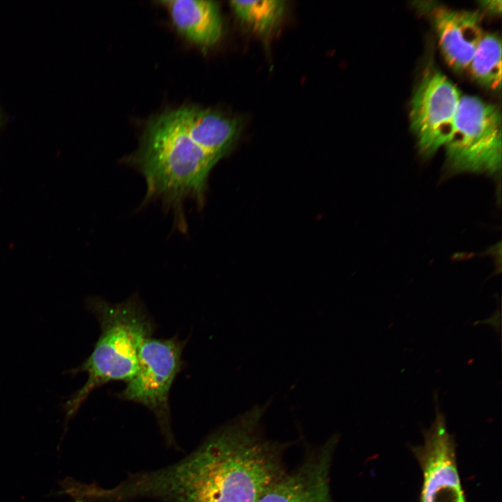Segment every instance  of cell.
Listing matches in <instances>:
<instances>
[{
  "label": "cell",
  "mask_w": 502,
  "mask_h": 502,
  "mask_svg": "<svg viewBox=\"0 0 502 502\" xmlns=\"http://www.w3.org/2000/svg\"><path fill=\"white\" fill-rule=\"evenodd\" d=\"M225 134L223 116L210 109L184 106L153 118L139 149L126 160L145 180L144 202L160 201L185 230L184 203L191 199L203 206Z\"/></svg>",
  "instance_id": "obj_1"
},
{
  "label": "cell",
  "mask_w": 502,
  "mask_h": 502,
  "mask_svg": "<svg viewBox=\"0 0 502 502\" xmlns=\"http://www.w3.org/2000/svg\"><path fill=\"white\" fill-rule=\"evenodd\" d=\"M259 412L222 426L183 458L186 502H257L286 473L281 447L259 431Z\"/></svg>",
  "instance_id": "obj_2"
},
{
  "label": "cell",
  "mask_w": 502,
  "mask_h": 502,
  "mask_svg": "<svg viewBox=\"0 0 502 502\" xmlns=\"http://www.w3.org/2000/svg\"><path fill=\"white\" fill-rule=\"evenodd\" d=\"M86 307L97 318L99 337L91 355L69 374L85 372L86 383L64 403L68 420L96 388L111 381L127 382L137 371L140 349L152 337L155 324L137 295L112 303L89 298Z\"/></svg>",
  "instance_id": "obj_3"
},
{
  "label": "cell",
  "mask_w": 502,
  "mask_h": 502,
  "mask_svg": "<svg viewBox=\"0 0 502 502\" xmlns=\"http://www.w3.org/2000/svg\"><path fill=\"white\" fill-rule=\"evenodd\" d=\"M501 115L480 99L462 96L452 132L444 145L452 173L496 174L501 167Z\"/></svg>",
  "instance_id": "obj_4"
},
{
  "label": "cell",
  "mask_w": 502,
  "mask_h": 502,
  "mask_svg": "<svg viewBox=\"0 0 502 502\" xmlns=\"http://www.w3.org/2000/svg\"><path fill=\"white\" fill-rule=\"evenodd\" d=\"M187 340L176 335L150 337L142 344L135 374L117 397L140 404L151 411L167 441L172 442L169 397L174 381L183 367V351Z\"/></svg>",
  "instance_id": "obj_5"
},
{
  "label": "cell",
  "mask_w": 502,
  "mask_h": 502,
  "mask_svg": "<svg viewBox=\"0 0 502 502\" xmlns=\"http://www.w3.org/2000/svg\"><path fill=\"white\" fill-rule=\"evenodd\" d=\"M462 96L457 87L439 72L427 73L411 103V126L420 152L434 154L450 138Z\"/></svg>",
  "instance_id": "obj_6"
},
{
  "label": "cell",
  "mask_w": 502,
  "mask_h": 502,
  "mask_svg": "<svg viewBox=\"0 0 502 502\" xmlns=\"http://www.w3.org/2000/svg\"><path fill=\"white\" fill-rule=\"evenodd\" d=\"M436 417L423 446L414 450L423 471L421 502H466L457 466L455 444L434 391Z\"/></svg>",
  "instance_id": "obj_7"
},
{
  "label": "cell",
  "mask_w": 502,
  "mask_h": 502,
  "mask_svg": "<svg viewBox=\"0 0 502 502\" xmlns=\"http://www.w3.org/2000/svg\"><path fill=\"white\" fill-rule=\"evenodd\" d=\"M335 436L312 451L301 464L286 473L257 502H333L330 470Z\"/></svg>",
  "instance_id": "obj_8"
},
{
  "label": "cell",
  "mask_w": 502,
  "mask_h": 502,
  "mask_svg": "<svg viewBox=\"0 0 502 502\" xmlns=\"http://www.w3.org/2000/svg\"><path fill=\"white\" fill-rule=\"evenodd\" d=\"M432 19L446 61L456 70L469 68L484 35L479 13L438 7Z\"/></svg>",
  "instance_id": "obj_9"
},
{
  "label": "cell",
  "mask_w": 502,
  "mask_h": 502,
  "mask_svg": "<svg viewBox=\"0 0 502 502\" xmlns=\"http://www.w3.org/2000/svg\"><path fill=\"white\" fill-rule=\"evenodd\" d=\"M177 31L191 43L202 47L216 44L222 33L217 3L206 0H170L161 2Z\"/></svg>",
  "instance_id": "obj_10"
},
{
  "label": "cell",
  "mask_w": 502,
  "mask_h": 502,
  "mask_svg": "<svg viewBox=\"0 0 502 502\" xmlns=\"http://www.w3.org/2000/svg\"><path fill=\"white\" fill-rule=\"evenodd\" d=\"M235 14L247 26L261 36L279 25L285 8L284 1H231Z\"/></svg>",
  "instance_id": "obj_11"
},
{
  "label": "cell",
  "mask_w": 502,
  "mask_h": 502,
  "mask_svg": "<svg viewBox=\"0 0 502 502\" xmlns=\"http://www.w3.org/2000/svg\"><path fill=\"white\" fill-rule=\"evenodd\" d=\"M474 78L491 89H499L501 83V44L496 34H484L470 65Z\"/></svg>",
  "instance_id": "obj_12"
},
{
  "label": "cell",
  "mask_w": 502,
  "mask_h": 502,
  "mask_svg": "<svg viewBox=\"0 0 502 502\" xmlns=\"http://www.w3.org/2000/svg\"><path fill=\"white\" fill-rule=\"evenodd\" d=\"M483 6H485L489 11L494 13H501V1H483Z\"/></svg>",
  "instance_id": "obj_13"
}]
</instances>
